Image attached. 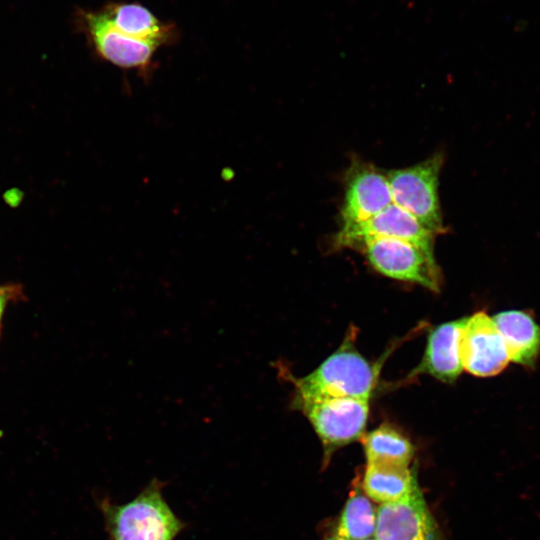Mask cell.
I'll return each mask as SVG.
<instances>
[{
    "label": "cell",
    "instance_id": "8",
    "mask_svg": "<svg viewBox=\"0 0 540 540\" xmlns=\"http://www.w3.org/2000/svg\"><path fill=\"white\" fill-rule=\"evenodd\" d=\"M459 353L463 369L478 377L497 375L510 361L492 317L483 311L466 318L460 336Z\"/></svg>",
    "mask_w": 540,
    "mask_h": 540
},
{
    "label": "cell",
    "instance_id": "6",
    "mask_svg": "<svg viewBox=\"0 0 540 540\" xmlns=\"http://www.w3.org/2000/svg\"><path fill=\"white\" fill-rule=\"evenodd\" d=\"M75 20L102 59L125 69H150L157 44L123 34L102 10L78 9Z\"/></svg>",
    "mask_w": 540,
    "mask_h": 540
},
{
    "label": "cell",
    "instance_id": "3",
    "mask_svg": "<svg viewBox=\"0 0 540 540\" xmlns=\"http://www.w3.org/2000/svg\"><path fill=\"white\" fill-rule=\"evenodd\" d=\"M311 423L324 451V463L341 447L361 440L369 415V400L320 397L296 399Z\"/></svg>",
    "mask_w": 540,
    "mask_h": 540
},
{
    "label": "cell",
    "instance_id": "4",
    "mask_svg": "<svg viewBox=\"0 0 540 540\" xmlns=\"http://www.w3.org/2000/svg\"><path fill=\"white\" fill-rule=\"evenodd\" d=\"M442 164L443 156L438 153L387 175L393 203L413 215L435 235L445 231L438 194Z\"/></svg>",
    "mask_w": 540,
    "mask_h": 540
},
{
    "label": "cell",
    "instance_id": "2",
    "mask_svg": "<svg viewBox=\"0 0 540 540\" xmlns=\"http://www.w3.org/2000/svg\"><path fill=\"white\" fill-rule=\"evenodd\" d=\"M379 369L345 342L313 372L298 379L296 399L344 397L369 400L378 380Z\"/></svg>",
    "mask_w": 540,
    "mask_h": 540
},
{
    "label": "cell",
    "instance_id": "16",
    "mask_svg": "<svg viewBox=\"0 0 540 540\" xmlns=\"http://www.w3.org/2000/svg\"><path fill=\"white\" fill-rule=\"evenodd\" d=\"M372 502L357 483L339 514L333 535L343 540L374 538L377 509Z\"/></svg>",
    "mask_w": 540,
    "mask_h": 540
},
{
    "label": "cell",
    "instance_id": "12",
    "mask_svg": "<svg viewBox=\"0 0 540 540\" xmlns=\"http://www.w3.org/2000/svg\"><path fill=\"white\" fill-rule=\"evenodd\" d=\"M499 330L509 360L533 367L540 354V326L523 310H505L492 317Z\"/></svg>",
    "mask_w": 540,
    "mask_h": 540
},
{
    "label": "cell",
    "instance_id": "5",
    "mask_svg": "<svg viewBox=\"0 0 540 540\" xmlns=\"http://www.w3.org/2000/svg\"><path fill=\"white\" fill-rule=\"evenodd\" d=\"M354 247L361 248L369 264L379 273L434 292L440 290L441 273L433 250L394 238H368Z\"/></svg>",
    "mask_w": 540,
    "mask_h": 540
},
{
    "label": "cell",
    "instance_id": "9",
    "mask_svg": "<svg viewBox=\"0 0 540 540\" xmlns=\"http://www.w3.org/2000/svg\"><path fill=\"white\" fill-rule=\"evenodd\" d=\"M391 203L387 176L368 163L353 161L345 177L341 227L364 222Z\"/></svg>",
    "mask_w": 540,
    "mask_h": 540
},
{
    "label": "cell",
    "instance_id": "20",
    "mask_svg": "<svg viewBox=\"0 0 540 540\" xmlns=\"http://www.w3.org/2000/svg\"><path fill=\"white\" fill-rule=\"evenodd\" d=\"M367 540H375V538H370V539H367Z\"/></svg>",
    "mask_w": 540,
    "mask_h": 540
},
{
    "label": "cell",
    "instance_id": "1",
    "mask_svg": "<svg viewBox=\"0 0 540 540\" xmlns=\"http://www.w3.org/2000/svg\"><path fill=\"white\" fill-rule=\"evenodd\" d=\"M165 484L152 479L124 504L104 500L101 509L111 540H175L186 524L163 495Z\"/></svg>",
    "mask_w": 540,
    "mask_h": 540
},
{
    "label": "cell",
    "instance_id": "11",
    "mask_svg": "<svg viewBox=\"0 0 540 540\" xmlns=\"http://www.w3.org/2000/svg\"><path fill=\"white\" fill-rule=\"evenodd\" d=\"M466 318L443 323L428 336L423 359L416 374H429L439 381L452 383L463 371L459 341Z\"/></svg>",
    "mask_w": 540,
    "mask_h": 540
},
{
    "label": "cell",
    "instance_id": "18",
    "mask_svg": "<svg viewBox=\"0 0 540 540\" xmlns=\"http://www.w3.org/2000/svg\"><path fill=\"white\" fill-rule=\"evenodd\" d=\"M3 197H4L5 202L9 206L16 207L22 202L23 193L19 189L13 188V189L7 190Z\"/></svg>",
    "mask_w": 540,
    "mask_h": 540
},
{
    "label": "cell",
    "instance_id": "15",
    "mask_svg": "<svg viewBox=\"0 0 540 540\" xmlns=\"http://www.w3.org/2000/svg\"><path fill=\"white\" fill-rule=\"evenodd\" d=\"M361 442L367 463L410 466L415 455L412 442L398 429L386 423L365 433Z\"/></svg>",
    "mask_w": 540,
    "mask_h": 540
},
{
    "label": "cell",
    "instance_id": "17",
    "mask_svg": "<svg viewBox=\"0 0 540 540\" xmlns=\"http://www.w3.org/2000/svg\"><path fill=\"white\" fill-rule=\"evenodd\" d=\"M23 287L19 284L9 283L0 285V333L4 312L10 302L23 299Z\"/></svg>",
    "mask_w": 540,
    "mask_h": 540
},
{
    "label": "cell",
    "instance_id": "13",
    "mask_svg": "<svg viewBox=\"0 0 540 540\" xmlns=\"http://www.w3.org/2000/svg\"><path fill=\"white\" fill-rule=\"evenodd\" d=\"M111 24L130 37L161 46L176 38V27L160 21L139 3H110L102 9Z\"/></svg>",
    "mask_w": 540,
    "mask_h": 540
},
{
    "label": "cell",
    "instance_id": "19",
    "mask_svg": "<svg viewBox=\"0 0 540 540\" xmlns=\"http://www.w3.org/2000/svg\"><path fill=\"white\" fill-rule=\"evenodd\" d=\"M325 540H343V539H340V538L333 535L332 537H329V538H327Z\"/></svg>",
    "mask_w": 540,
    "mask_h": 540
},
{
    "label": "cell",
    "instance_id": "10",
    "mask_svg": "<svg viewBox=\"0 0 540 540\" xmlns=\"http://www.w3.org/2000/svg\"><path fill=\"white\" fill-rule=\"evenodd\" d=\"M434 237L435 234L425 228L413 215L391 203L364 222L341 227L334 244L340 247H354L368 238H394L433 250Z\"/></svg>",
    "mask_w": 540,
    "mask_h": 540
},
{
    "label": "cell",
    "instance_id": "7",
    "mask_svg": "<svg viewBox=\"0 0 540 540\" xmlns=\"http://www.w3.org/2000/svg\"><path fill=\"white\" fill-rule=\"evenodd\" d=\"M374 538L445 540L420 487L399 501L379 505Z\"/></svg>",
    "mask_w": 540,
    "mask_h": 540
},
{
    "label": "cell",
    "instance_id": "14",
    "mask_svg": "<svg viewBox=\"0 0 540 540\" xmlns=\"http://www.w3.org/2000/svg\"><path fill=\"white\" fill-rule=\"evenodd\" d=\"M360 486L373 502L399 501L419 487L414 467L386 463H367Z\"/></svg>",
    "mask_w": 540,
    "mask_h": 540
}]
</instances>
